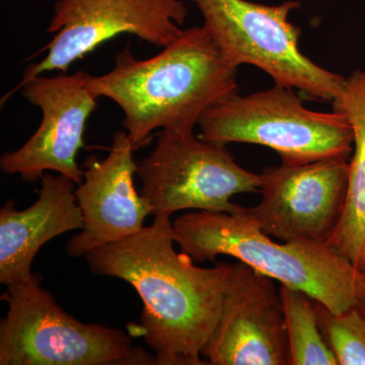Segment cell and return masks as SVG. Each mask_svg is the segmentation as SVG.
<instances>
[{"instance_id":"obj_17","label":"cell","mask_w":365,"mask_h":365,"mask_svg":"<svg viewBox=\"0 0 365 365\" xmlns=\"http://www.w3.org/2000/svg\"><path fill=\"white\" fill-rule=\"evenodd\" d=\"M361 290H360L359 306L365 311V271L362 272Z\"/></svg>"},{"instance_id":"obj_3","label":"cell","mask_w":365,"mask_h":365,"mask_svg":"<svg viewBox=\"0 0 365 365\" xmlns=\"http://www.w3.org/2000/svg\"><path fill=\"white\" fill-rule=\"evenodd\" d=\"M175 242L194 261L237 259L281 285L302 290L334 314L359 304L362 274L321 242H276L250 217L237 213L198 211L174 222Z\"/></svg>"},{"instance_id":"obj_4","label":"cell","mask_w":365,"mask_h":365,"mask_svg":"<svg viewBox=\"0 0 365 365\" xmlns=\"http://www.w3.org/2000/svg\"><path fill=\"white\" fill-rule=\"evenodd\" d=\"M41 283L34 273L1 297L0 365H158L124 331L74 319Z\"/></svg>"},{"instance_id":"obj_13","label":"cell","mask_w":365,"mask_h":365,"mask_svg":"<svg viewBox=\"0 0 365 365\" xmlns=\"http://www.w3.org/2000/svg\"><path fill=\"white\" fill-rule=\"evenodd\" d=\"M76 182L63 175L45 173L39 198L30 207L18 210L9 199L0 210V282L32 277L38 252L58 235L83 227V213L76 195Z\"/></svg>"},{"instance_id":"obj_1","label":"cell","mask_w":365,"mask_h":365,"mask_svg":"<svg viewBox=\"0 0 365 365\" xmlns=\"http://www.w3.org/2000/svg\"><path fill=\"white\" fill-rule=\"evenodd\" d=\"M170 215L122 241L88 252L91 272L126 281L143 302L136 335L155 352L158 365H203L201 352L222 313L234 264L194 265L174 249Z\"/></svg>"},{"instance_id":"obj_9","label":"cell","mask_w":365,"mask_h":365,"mask_svg":"<svg viewBox=\"0 0 365 365\" xmlns=\"http://www.w3.org/2000/svg\"><path fill=\"white\" fill-rule=\"evenodd\" d=\"M348 172L347 158L267 168L261 174V201L247 213L282 242L327 245L342 212Z\"/></svg>"},{"instance_id":"obj_7","label":"cell","mask_w":365,"mask_h":365,"mask_svg":"<svg viewBox=\"0 0 365 365\" xmlns=\"http://www.w3.org/2000/svg\"><path fill=\"white\" fill-rule=\"evenodd\" d=\"M136 175L153 215L186 209L237 213L244 207L230 199L261 188V175L242 168L227 145L194 133L163 131L155 150L137 163Z\"/></svg>"},{"instance_id":"obj_12","label":"cell","mask_w":365,"mask_h":365,"mask_svg":"<svg viewBox=\"0 0 365 365\" xmlns=\"http://www.w3.org/2000/svg\"><path fill=\"white\" fill-rule=\"evenodd\" d=\"M134 148L127 132L118 131L105 160L95 155L86 158L83 181L76 189L83 227L67 242L69 257H85L98 247L122 241L143 230L151 209L134 186Z\"/></svg>"},{"instance_id":"obj_16","label":"cell","mask_w":365,"mask_h":365,"mask_svg":"<svg viewBox=\"0 0 365 365\" xmlns=\"http://www.w3.org/2000/svg\"><path fill=\"white\" fill-rule=\"evenodd\" d=\"M322 334L339 365H365V311L359 304L334 314L316 300Z\"/></svg>"},{"instance_id":"obj_5","label":"cell","mask_w":365,"mask_h":365,"mask_svg":"<svg viewBox=\"0 0 365 365\" xmlns=\"http://www.w3.org/2000/svg\"><path fill=\"white\" fill-rule=\"evenodd\" d=\"M294 91L275 85L249 96L235 93L204 113L198 123L201 138L266 146L285 165L348 158L353 131L347 118L334 110L307 109Z\"/></svg>"},{"instance_id":"obj_11","label":"cell","mask_w":365,"mask_h":365,"mask_svg":"<svg viewBox=\"0 0 365 365\" xmlns=\"http://www.w3.org/2000/svg\"><path fill=\"white\" fill-rule=\"evenodd\" d=\"M201 355L209 365H290L275 280L242 262L234 264L217 325Z\"/></svg>"},{"instance_id":"obj_8","label":"cell","mask_w":365,"mask_h":365,"mask_svg":"<svg viewBox=\"0 0 365 365\" xmlns=\"http://www.w3.org/2000/svg\"><path fill=\"white\" fill-rule=\"evenodd\" d=\"M182 0H58L47 33L56 34L45 58L26 67L20 90L31 79L69 66L117 36H136L165 48L181 35L187 18ZM6 97V98H7Z\"/></svg>"},{"instance_id":"obj_14","label":"cell","mask_w":365,"mask_h":365,"mask_svg":"<svg viewBox=\"0 0 365 365\" xmlns=\"http://www.w3.org/2000/svg\"><path fill=\"white\" fill-rule=\"evenodd\" d=\"M333 110L342 113L351 125L354 153L349 163L342 212L327 246L362 273L365 271V71H354L345 79L339 97L333 102Z\"/></svg>"},{"instance_id":"obj_2","label":"cell","mask_w":365,"mask_h":365,"mask_svg":"<svg viewBox=\"0 0 365 365\" xmlns=\"http://www.w3.org/2000/svg\"><path fill=\"white\" fill-rule=\"evenodd\" d=\"M237 73L205 28L192 26L151 58L137 59L125 48L111 71L88 74L86 86L119 106L136 148L155 129L193 133L209 108L237 93Z\"/></svg>"},{"instance_id":"obj_10","label":"cell","mask_w":365,"mask_h":365,"mask_svg":"<svg viewBox=\"0 0 365 365\" xmlns=\"http://www.w3.org/2000/svg\"><path fill=\"white\" fill-rule=\"evenodd\" d=\"M88 74H40L21 88L24 97L42 112V121L21 148L2 155V172L32 182L45 173L54 172L76 185L83 182L85 170L79 167L76 157L85 146L86 122L98 100L86 86Z\"/></svg>"},{"instance_id":"obj_15","label":"cell","mask_w":365,"mask_h":365,"mask_svg":"<svg viewBox=\"0 0 365 365\" xmlns=\"http://www.w3.org/2000/svg\"><path fill=\"white\" fill-rule=\"evenodd\" d=\"M290 365H337L338 361L319 329L316 300L302 290L281 285Z\"/></svg>"},{"instance_id":"obj_6","label":"cell","mask_w":365,"mask_h":365,"mask_svg":"<svg viewBox=\"0 0 365 365\" xmlns=\"http://www.w3.org/2000/svg\"><path fill=\"white\" fill-rule=\"evenodd\" d=\"M203 26L225 58L239 67L250 64L266 72L275 85L333 103L345 78L314 63L299 49L302 30L289 21L295 0L265 6L248 0H192Z\"/></svg>"}]
</instances>
